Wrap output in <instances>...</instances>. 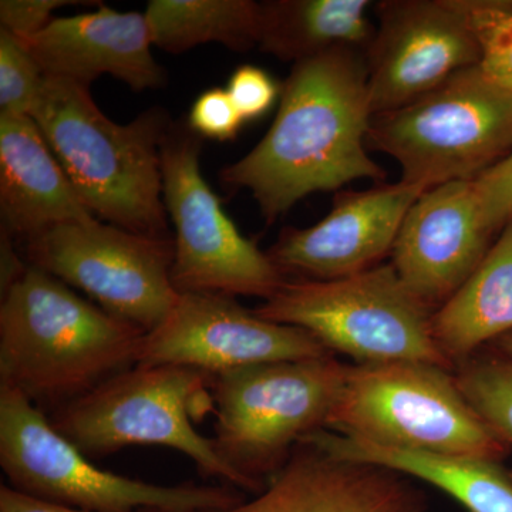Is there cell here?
Wrapping results in <instances>:
<instances>
[{
	"mask_svg": "<svg viewBox=\"0 0 512 512\" xmlns=\"http://www.w3.org/2000/svg\"><path fill=\"white\" fill-rule=\"evenodd\" d=\"M279 97L265 137L221 171V183L251 192L266 224L313 192L357 180L384 184L386 171L367 153L366 52L338 49L293 64Z\"/></svg>",
	"mask_w": 512,
	"mask_h": 512,
	"instance_id": "1",
	"label": "cell"
},
{
	"mask_svg": "<svg viewBox=\"0 0 512 512\" xmlns=\"http://www.w3.org/2000/svg\"><path fill=\"white\" fill-rule=\"evenodd\" d=\"M144 335L29 265L0 303V384L50 416L137 366Z\"/></svg>",
	"mask_w": 512,
	"mask_h": 512,
	"instance_id": "2",
	"label": "cell"
},
{
	"mask_svg": "<svg viewBox=\"0 0 512 512\" xmlns=\"http://www.w3.org/2000/svg\"><path fill=\"white\" fill-rule=\"evenodd\" d=\"M32 119L94 217L136 234L173 238L163 202L161 144L173 120L151 107L117 124L89 87L45 76Z\"/></svg>",
	"mask_w": 512,
	"mask_h": 512,
	"instance_id": "3",
	"label": "cell"
},
{
	"mask_svg": "<svg viewBox=\"0 0 512 512\" xmlns=\"http://www.w3.org/2000/svg\"><path fill=\"white\" fill-rule=\"evenodd\" d=\"M332 355L212 376L214 443L245 490L261 493L308 434L325 429L348 377Z\"/></svg>",
	"mask_w": 512,
	"mask_h": 512,
	"instance_id": "4",
	"label": "cell"
},
{
	"mask_svg": "<svg viewBox=\"0 0 512 512\" xmlns=\"http://www.w3.org/2000/svg\"><path fill=\"white\" fill-rule=\"evenodd\" d=\"M212 376L181 366H134L50 414L53 427L84 456L128 446H163L190 457L204 477L245 490L242 478L195 430L192 417L214 409Z\"/></svg>",
	"mask_w": 512,
	"mask_h": 512,
	"instance_id": "5",
	"label": "cell"
},
{
	"mask_svg": "<svg viewBox=\"0 0 512 512\" xmlns=\"http://www.w3.org/2000/svg\"><path fill=\"white\" fill-rule=\"evenodd\" d=\"M448 372L421 362L349 366L325 429L376 446L503 461L511 447Z\"/></svg>",
	"mask_w": 512,
	"mask_h": 512,
	"instance_id": "6",
	"label": "cell"
},
{
	"mask_svg": "<svg viewBox=\"0 0 512 512\" xmlns=\"http://www.w3.org/2000/svg\"><path fill=\"white\" fill-rule=\"evenodd\" d=\"M0 467L16 491L84 511L212 512L244 501L231 485L151 484L101 470L6 384H0Z\"/></svg>",
	"mask_w": 512,
	"mask_h": 512,
	"instance_id": "7",
	"label": "cell"
},
{
	"mask_svg": "<svg viewBox=\"0 0 512 512\" xmlns=\"http://www.w3.org/2000/svg\"><path fill=\"white\" fill-rule=\"evenodd\" d=\"M255 313L311 333L328 352L357 365L421 362L446 367L433 329V312L400 281L393 265L346 278L288 279Z\"/></svg>",
	"mask_w": 512,
	"mask_h": 512,
	"instance_id": "8",
	"label": "cell"
},
{
	"mask_svg": "<svg viewBox=\"0 0 512 512\" xmlns=\"http://www.w3.org/2000/svg\"><path fill=\"white\" fill-rule=\"evenodd\" d=\"M367 147L421 190L476 180L512 151V93L470 67L407 106L373 116Z\"/></svg>",
	"mask_w": 512,
	"mask_h": 512,
	"instance_id": "9",
	"label": "cell"
},
{
	"mask_svg": "<svg viewBox=\"0 0 512 512\" xmlns=\"http://www.w3.org/2000/svg\"><path fill=\"white\" fill-rule=\"evenodd\" d=\"M201 148L202 137L187 121H173L161 144L163 202L175 229V291L268 301L288 278L225 214L201 173Z\"/></svg>",
	"mask_w": 512,
	"mask_h": 512,
	"instance_id": "10",
	"label": "cell"
},
{
	"mask_svg": "<svg viewBox=\"0 0 512 512\" xmlns=\"http://www.w3.org/2000/svg\"><path fill=\"white\" fill-rule=\"evenodd\" d=\"M174 254V238L147 237L93 218L28 239L23 258L147 333L180 295L171 278Z\"/></svg>",
	"mask_w": 512,
	"mask_h": 512,
	"instance_id": "11",
	"label": "cell"
},
{
	"mask_svg": "<svg viewBox=\"0 0 512 512\" xmlns=\"http://www.w3.org/2000/svg\"><path fill=\"white\" fill-rule=\"evenodd\" d=\"M329 355L311 333L261 318L232 296L180 293L163 322L141 340L137 366L190 367L215 376Z\"/></svg>",
	"mask_w": 512,
	"mask_h": 512,
	"instance_id": "12",
	"label": "cell"
},
{
	"mask_svg": "<svg viewBox=\"0 0 512 512\" xmlns=\"http://www.w3.org/2000/svg\"><path fill=\"white\" fill-rule=\"evenodd\" d=\"M376 16L366 52L373 116L407 106L480 63L457 0H386Z\"/></svg>",
	"mask_w": 512,
	"mask_h": 512,
	"instance_id": "13",
	"label": "cell"
},
{
	"mask_svg": "<svg viewBox=\"0 0 512 512\" xmlns=\"http://www.w3.org/2000/svg\"><path fill=\"white\" fill-rule=\"evenodd\" d=\"M495 237L473 180L439 185L421 192L404 217L392 265L420 302L440 308L474 274Z\"/></svg>",
	"mask_w": 512,
	"mask_h": 512,
	"instance_id": "14",
	"label": "cell"
},
{
	"mask_svg": "<svg viewBox=\"0 0 512 512\" xmlns=\"http://www.w3.org/2000/svg\"><path fill=\"white\" fill-rule=\"evenodd\" d=\"M423 191L402 180L340 191L322 221L286 228L266 254L286 278L330 281L375 268L392 252L404 217Z\"/></svg>",
	"mask_w": 512,
	"mask_h": 512,
	"instance_id": "15",
	"label": "cell"
},
{
	"mask_svg": "<svg viewBox=\"0 0 512 512\" xmlns=\"http://www.w3.org/2000/svg\"><path fill=\"white\" fill-rule=\"evenodd\" d=\"M20 40L45 76L89 89L104 74L134 92L160 89L167 79L151 52L154 45L144 13L100 5L96 12L56 18L42 32Z\"/></svg>",
	"mask_w": 512,
	"mask_h": 512,
	"instance_id": "16",
	"label": "cell"
},
{
	"mask_svg": "<svg viewBox=\"0 0 512 512\" xmlns=\"http://www.w3.org/2000/svg\"><path fill=\"white\" fill-rule=\"evenodd\" d=\"M402 474L301 444L254 500L212 512H421Z\"/></svg>",
	"mask_w": 512,
	"mask_h": 512,
	"instance_id": "17",
	"label": "cell"
},
{
	"mask_svg": "<svg viewBox=\"0 0 512 512\" xmlns=\"http://www.w3.org/2000/svg\"><path fill=\"white\" fill-rule=\"evenodd\" d=\"M0 231L16 241L93 220L30 116H0Z\"/></svg>",
	"mask_w": 512,
	"mask_h": 512,
	"instance_id": "18",
	"label": "cell"
},
{
	"mask_svg": "<svg viewBox=\"0 0 512 512\" xmlns=\"http://www.w3.org/2000/svg\"><path fill=\"white\" fill-rule=\"evenodd\" d=\"M301 444L336 460L419 478L453 497L468 512H512V474L501 461L376 446L326 429L313 431Z\"/></svg>",
	"mask_w": 512,
	"mask_h": 512,
	"instance_id": "19",
	"label": "cell"
},
{
	"mask_svg": "<svg viewBox=\"0 0 512 512\" xmlns=\"http://www.w3.org/2000/svg\"><path fill=\"white\" fill-rule=\"evenodd\" d=\"M431 329L451 363L512 332V220L466 284L433 313Z\"/></svg>",
	"mask_w": 512,
	"mask_h": 512,
	"instance_id": "20",
	"label": "cell"
},
{
	"mask_svg": "<svg viewBox=\"0 0 512 512\" xmlns=\"http://www.w3.org/2000/svg\"><path fill=\"white\" fill-rule=\"evenodd\" d=\"M367 0H272L262 3L259 47L293 64L338 49L367 52L376 26Z\"/></svg>",
	"mask_w": 512,
	"mask_h": 512,
	"instance_id": "21",
	"label": "cell"
},
{
	"mask_svg": "<svg viewBox=\"0 0 512 512\" xmlns=\"http://www.w3.org/2000/svg\"><path fill=\"white\" fill-rule=\"evenodd\" d=\"M144 15L153 45L165 52L220 43L244 53L261 42L262 3L252 0H151Z\"/></svg>",
	"mask_w": 512,
	"mask_h": 512,
	"instance_id": "22",
	"label": "cell"
},
{
	"mask_svg": "<svg viewBox=\"0 0 512 512\" xmlns=\"http://www.w3.org/2000/svg\"><path fill=\"white\" fill-rule=\"evenodd\" d=\"M456 379L468 403L512 448V357L495 349L476 353L461 362Z\"/></svg>",
	"mask_w": 512,
	"mask_h": 512,
	"instance_id": "23",
	"label": "cell"
},
{
	"mask_svg": "<svg viewBox=\"0 0 512 512\" xmlns=\"http://www.w3.org/2000/svg\"><path fill=\"white\" fill-rule=\"evenodd\" d=\"M488 79L512 93V0H457Z\"/></svg>",
	"mask_w": 512,
	"mask_h": 512,
	"instance_id": "24",
	"label": "cell"
},
{
	"mask_svg": "<svg viewBox=\"0 0 512 512\" xmlns=\"http://www.w3.org/2000/svg\"><path fill=\"white\" fill-rule=\"evenodd\" d=\"M43 79L22 40L0 28V116L32 117Z\"/></svg>",
	"mask_w": 512,
	"mask_h": 512,
	"instance_id": "25",
	"label": "cell"
},
{
	"mask_svg": "<svg viewBox=\"0 0 512 512\" xmlns=\"http://www.w3.org/2000/svg\"><path fill=\"white\" fill-rule=\"evenodd\" d=\"M187 123L198 136L228 141L237 137L244 120L227 89L214 87L197 97Z\"/></svg>",
	"mask_w": 512,
	"mask_h": 512,
	"instance_id": "26",
	"label": "cell"
},
{
	"mask_svg": "<svg viewBox=\"0 0 512 512\" xmlns=\"http://www.w3.org/2000/svg\"><path fill=\"white\" fill-rule=\"evenodd\" d=\"M473 181L485 224L498 235L512 220V151Z\"/></svg>",
	"mask_w": 512,
	"mask_h": 512,
	"instance_id": "27",
	"label": "cell"
},
{
	"mask_svg": "<svg viewBox=\"0 0 512 512\" xmlns=\"http://www.w3.org/2000/svg\"><path fill=\"white\" fill-rule=\"evenodd\" d=\"M227 92L234 101L244 123L261 119L281 96V89L261 67H238L229 77Z\"/></svg>",
	"mask_w": 512,
	"mask_h": 512,
	"instance_id": "28",
	"label": "cell"
},
{
	"mask_svg": "<svg viewBox=\"0 0 512 512\" xmlns=\"http://www.w3.org/2000/svg\"><path fill=\"white\" fill-rule=\"evenodd\" d=\"M84 2L73 0H2L0 23L13 35L26 39L42 32L53 22L55 10Z\"/></svg>",
	"mask_w": 512,
	"mask_h": 512,
	"instance_id": "29",
	"label": "cell"
},
{
	"mask_svg": "<svg viewBox=\"0 0 512 512\" xmlns=\"http://www.w3.org/2000/svg\"><path fill=\"white\" fill-rule=\"evenodd\" d=\"M0 512H92L64 507V505L47 503L39 498L30 497L16 491L15 488L3 484L0 487ZM136 512H163L156 510H141Z\"/></svg>",
	"mask_w": 512,
	"mask_h": 512,
	"instance_id": "30",
	"label": "cell"
},
{
	"mask_svg": "<svg viewBox=\"0 0 512 512\" xmlns=\"http://www.w3.org/2000/svg\"><path fill=\"white\" fill-rule=\"evenodd\" d=\"M15 241L16 239L10 237L5 231H0V289H2V295L22 278L29 266L26 259L19 255Z\"/></svg>",
	"mask_w": 512,
	"mask_h": 512,
	"instance_id": "31",
	"label": "cell"
},
{
	"mask_svg": "<svg viewBox=\"0 0 512 512\" xmlns=\"http://www.w3.org/2000/svg\"><path fill=\"white\" fill-rule=\"evenodd\" d=\"M490 346L503 353V355L512 357V332L507 333L503 338L495 340Z\"/></svg>",
	"mask_w": 512,
	"mask_h": 512,
	"instance_id": "32",
	"label": "cell"
}]
</instances>
